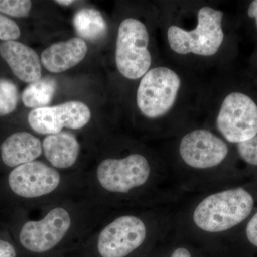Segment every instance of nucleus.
I'll return each instance as SVG.
<instances>
[{"mask_svg": "<svg viewBox=\"0 0 257 257\" xmlns=\"http://www.w3.org/2000/svg\"><path fill=\"white\" fill-rule=\"evenodd\" d=\"M246 236L248 241L257 246V213L249 221L246 229Z\"/></svg>", "mask_w": 257, "mask_h": 257, "instance_id": "4be33fe9", "label": "nucleus"}, {"mask_svg": "<svg viewBox=\"0 0 257 257\" xmlns=\"http://www.w3.org/2000/svg\"><path fill=\"white\" fill-rule=\"evenodd\" d=\"M90 119V109L79 101L37 108L28 115L29 124L34 131L49 135L60 133L63 128L79 130L85 126Z\"/></svg>", "mask_w": 257, "mask_h": 257, "instance_id": "1a4fd4ad", "label": "nucleus"}, {"mask_svg": "<svg viewBox=\"0 0 257 257\" xmlns=\"http://www.w3.org/2000/svg\"><path fill=\"white\" fill-rule=\"evenodd\" d=\"M229 147L210 130L197 128L181 140L179 152L182 160L195 169H209L220 165L229 154Z\"/></svg>", "mask_w": 257, "mask_h": 257, "instance_id": "9d476101", "label": "nucleus"}, {"mask_svg": "<svg viewBox=\"0 0 257 257\" xmlns=\"http://www.w3.org/2000/svg\"><path fill=\"white\" fill-rule=\"evenodd\" d=\"M192 82L177 66L160 63L152 67L140 79L136 94L138 110L147 119L157 121L177 112H188L192 99Z\"/></svg>", "mask_w": 257, "mask_h": 257, "instance_id": "f03ea898", "label": "nucleus"}, {"mask_svg": "<svg viewBox=\"0 0 257 257\" xmlns=\"http://www.w3.org/2000/svg\"><path fill=\"white\" fill-rule=\"evenodd\" d=\"M0 257H17L13 245L5 240L0 239Z\"/></svg>", "mask_w": 257, "mask_h": 257, "instance_id": "5701e85b", "label": "nucleus"}, {"mask_svg": "<svg viewBox=\"0 0 257 257\" xmlns=\"http://www.w3.org/2000/svg\"><path fill=\"white\" fill-rule=\"evenodd\" d=\"M87 45L80 37L57 42L43 51L41 62L47 70L60 73L79 64L87 53Z\"/></svg>", "mask_w": 257, "mask_h": 257, "instance_id": "ddd939ff", "label": "nucleus"}, {"mask_svg": "<svg viewBox=\"0 0 257 257\" xmlns=\"http://www.w3.org/2000/svg\"><path fill=\"white\" fill-rule=\"evenodd\" d=\"M1 157L5 165L17 167L34 162L42 155L41 142L32 134H13L2 144Z\"/></svg>", "mask_w": 257, "mask_h": 257, "instance_id": "4468645a", "label": "nucleus"}, {"mask_svg": "<svg viewBox=\"0 0 257 257\" xmlns=\"http://www.w3.org/2000/svg\"><path fill=\"white\" fill-rule=\"evenodd\" d=\"M55 3L62 5V6H69V5L73 4L74 1L73 0H57V1H55Z\"/></svg>", "mask_w": 257, "mask_h": 257, "instance_id": "a878e982", "label": "nucleus"}, {"mask_svg": "<svg viewBox=\"0 0 257 257\" xmlns=\"http://www.w3.org/2000/svg\"><path fill=\"white\" fill-rule=\"evenodd\" d=\"M20 34L18 25L13 20L0 14V40L15 41Z\"/></svg>", "mask_w": 257, "mask_h": 257, "instance_id": "aec40b11", "label": "nucleus"}, {"mask_svg": "<svg viewBox=\"0 0 257 257\" xmlns=\"http://www.w3.org/2000/svg\"><path fill=\"white\" fill-rule=\"evenodd\" d=\"M57 84L51 77H44L31 83L22 94L23 104L28 108L45 107L55 95Z\"/></svg>", "mask_w": 257, "mask_h": 257, "instance_id": "f3484780", "label": "nucleus"}, {"mask_svg": "<svg viewBox=\"0 0 257 257\" xmlns=\"http://www.w3.org/2000/svg\"><path fill=\"white\" fill-rule=\"evenodd\" d=\"M70 226L68 211L63 208H55L41 220L25 223L20 231V241L30 252L47 253L60 243Z\"/></svg>", "mask_w": 257, "mask_h": 257, "instance_id": "6e6552de", "label": "nucleus"}, {"mask_svg": "<svg viewBox=\"0 0 257 257\" xmlns=\"http://www.w3.org/2000/svg\"><path fill=\"white\" fill-rule=\"evenodd\" d=\"M165 23L166 44L177 60L207 64L218 60L226 40L224 13L211 5L174 10Z\"/></svg>", "mask_w": 257, "mask_h": 257, "instance_id": "f257e3e1", "label": "nucleus"}, {"mask_svg": "<svg viewBox=\"0 0 257 257\" xmlns=\"http://www.w3.org/2000/svg\"><path fill=\"white\" fill-rule=\"evenodd\" d=\"M18 89L8 79H0V116L13 112L18 102Z\"/></svg>", "mask_w": 257, "mask_h": 257, "instance_id": "a211bd4d", "label": "nucleus"}, {"mask_svg": "<svg viewBox=\"0 0 257 257\" xmlns=\"http://www.w3.org/2000/svg\"><path fill=\"white\" fill-rule=\"evenodd\" d=\"M74 30L82 40L95 42L107 35V24L100 12L92 8H84L73 18Z\"/></svg>", "mask_w": 257, "mask_h": 257, "instance_id": "dca6fc26", "label": "nucleus"}, {"mask_svg": "<svg viewBox=\"0 0 257 257\" xmlns=\"http://www.w3.org/2000/svg\"><path fill=\"white\" fill-rule=\"evenodd\" d=\"M246 13H247L248 18L252 19L254 21L255 26L257 30V0H253L250 3Z\"/></svg>", "mask_w": 257, "mask_h": 257, "instance_id": "b1692460", "label": "nucleus"}, {"mask_svg": "<svg viewBox=\"0 0 257 257\" xmlns=\"http://www.w3.org/2000/svg\"><path fill=\"white\" fill-rule=\"evenodd\" d=\"M146 236V226L140 218L120 216L101 231L96 251L100 257H126L143 245Z\"/></svg>", "mask_w": 257, "mask_h": 257, "instance_id": "0eeeda50", "label": "nucleus"}, {"mask_svg": "<svg viewBox=\"0 0 257 257\" xmlns=\"http://www.w3.org/2000/svg\"><path fill=\"white\" fill-rule=\"evenodd\" d=\"M150 171L146 157L140 154H132L122 159L102 161L98 166L96 177L106 190L127 193L146 183Z\"/></svg>", "mask_w": 257, "mask_h": 257, "instance_id": "423d86ee", "label": "nucleus"}, {"mask_svg": "<svg viewBox=\"0 0 257 257\" xmlns=\"http://www.w3.org/2000/svg\"><path fill=\"white\" fill-rule=\"evenodd\" d=\"M0 55L23 82L31 84L41 79V60L31 47L18 41L4 42L0 44Z\"/></svg>", "mask_w": 257, "mask_h": 257, "instance_id": "f8f14e48", "label": "nucleus"}, {"mask_svg": "<svg viewBox=\"0 0 257 257\" xmlns=\"http://www.w3.org/2000/svg\"><path fill=\"white\" fill-rule=\"evenodd\" d=\"M150 41V30L142 20L128 18L121 22L116 37L115 62L124 78L140 79L155 66Z\"/></svg>", "mask_w": 257, "mask_h": 257, "instance_id": "39448f33", "label": "nucleus"}, {"mask_svg": "<svg viewBox=\"0 0 257 257\" xmlns=\"http://www.w3.org/2000/svg\"><path fill=\"white\" fill-rule=\"evenodd\" d=\"M253 203L252 196L241 187L216 193L199 203L193 219L203 231L221 232L244 221Z\"/></svg>", "mask_w": 257, "mask_h": 257, "instance_id": "20e7f679", "label": "nucleus"}, {"mask_svg": "<svg viewBox=\"0 0 257 257\" xmlns=\"http://www.w3.org/2000/svg\"><path fill=\"white\" fill-rule=\"evenodd\" d=\"M216 127L230 143L239 144L257 135V102L246 93L234 90L216 96L209 102Z\"/></svg>", "mask_w": 257, "mask_h": 257, "instance_id": "7ed1b4c3", "label": "nucleus"}, {"mask_svg": "<svg viewBox=\"0 0 257 257\" xmlns=\"http://www.w3.org/2000/svg\"><path fill=\"white\" fill-rule=\"evenodd\" d=\"M171 257H192L188 250L185 248H177Z\"/></svg>", "mask_w": 257, "mask_h": 257, "instance_id": "393cba45", "label": "nucleus"}, {"mask_svg": "<svg viewBox=\"0 0 257 257\" xmlns=\"http://www.w3.org/2000/svg\"><path fill=\"white\" fill-rule=\"evenodd\" d=\"M60 180L57 170L39 161L15 167L8 178L12 191L24 198H37L50 194L58 187Z\"/></svg>", "mask_w": 257, "mask_h": 257, "instance_id": "9b49d317", "label": "nucleus"}, {"mask_svg": "<svg viewBox=\"0 0 257 257\" xmlns=\"http://www.w3.org/2000/svg\"><path fill=\"white\" fill-rule=\"evenodd\" d=\"M32 3L30 0H0V13L14 18L28 16Z\"/></svg>", "mask_w": 257, "mask_h": 257, "instance_id": "6ab92c4d", "label": "nucleus"}, {"mask_svg": "<svg viewBox=\"0 0 257 257\" xmlns=\"http://www.w3.org/2000/svg\"><path fill=\"white\" fill-rule=\"evenodd\" d=\"M237 151L245 162L257 166V135L251 140L237 144Z\"/></svg>", "mask_w": 257, "mask_h": 257, "instance_id": "412c9836", "label": "nucleus"}, {"mask_svg": "<svg viewBox=\"0 0 257 257\" xmlns=\"http://www.w3.org/2000/svg\"><path fill=\"white\" fill-rule=\"evenodd\" d=\"M45 157L55 168L67 169L78 158L79 144L72 134L61 132L47 136L42 143Z\"/></svg>", "mask_w": 257, "mask_h": 257, "instance_id": "2eb2a0df", "label": "nucleus"}]
</instances>
